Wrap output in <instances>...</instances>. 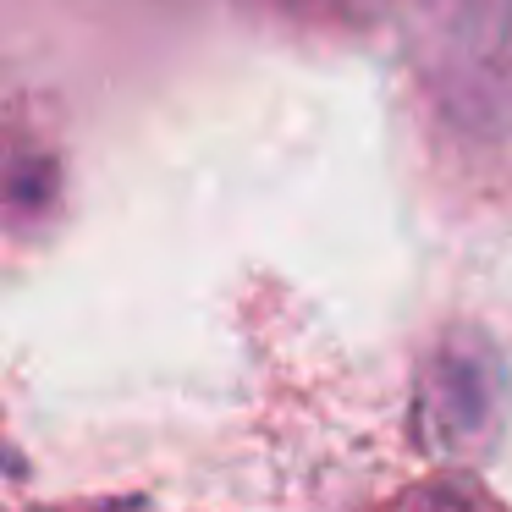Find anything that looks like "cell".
I'll return each instance as SVG.
<instances>
[{
  "instance_id": "1",
  "label": "cell",
  "mask_w": 512,
  "mask_h": 512,
  "mask_svg": "<svg viewBox=\"0 0 512 512\" xmlns=\"http://www.w3.org/2000/svg\"><path fill=\"white\" fill-rule=\"evenodd\" d=\"M501 397H507V375H501L496 347L479 331H452L424 369L419 419L446 446H479L501 419Z\"/></svg>"
},
{
  "instance_id": "3",
  "label": "cell",
  "mask_w": 512,
  "mask_h": 512,
  "mask_svg": "<svg viewBox=\"0 0 512 512\" xmlns=\"http://www.w3.org/2000/svg\"><path fill=\"white\" fill-rule=\"evenodd\" d=\"M424 512H463V507H457V501H430Z\"/></svg>"
},
{
  "instance_id": "2",
  "label": "cell",
  "mask_w": 512,
  "mask_h": 512,
  "mask_svg": "<svg viewBox=\"0 0 512 512\" xmlns=\"http://www.w3.org/2000/svg\"><path fill=\"white\" fill-rule=\"evenodd\" d=\"M0 468H6V474H17V457H12V446L0 441Z\"/></svg>"
}]
</instances>
